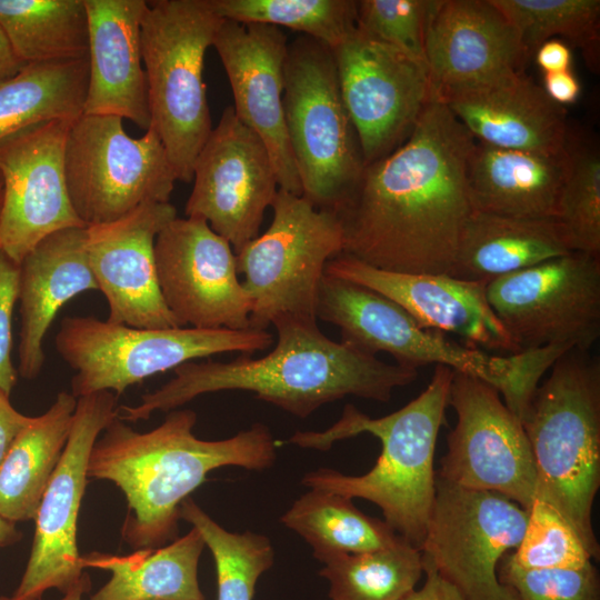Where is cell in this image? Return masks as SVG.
Listing matches in <instances>:
<instances>
[{"label":"cell","mask_w":600,"mask_h":600,"mask_svg":"<svg viewBox=\"0 0 600 600\" xmlns=\"http://www.w3.org/2000/svg\"><path fill=\"white\" fill-rule=\"evenodd\" d=\"M332 52L366 167L390 154L410 136L431 99L428 70L358 27Z\"/></svg>","instance_id":"9a60e30c"},{"label":"cell","mask_w":600,"mask_h":600,"mask_svg":"<svg viewBox=\"0 0 600 600\" xmlns=\"http://www.w3.org/2000/svg\"><path fill=\"white\" fill-rule=\"evenodd\" d=\"M536 62L543 73L570 70L571 49L559 39H550L539 46L533 53Z\"/></svg>","instance_id":"ee69618b"},{"label":"cell","mask_w":600,"mask_h":600,"mask_svg":"<svg viewBox=\"0 0 600 600\" xmlns=\"http://www.w3.org/2000/svg\"><path fill=\"white\" fill-rule=\"evenodd\" d=\"M528 510L494 492L472 490L436 477V494L421 546L433 569L464 600H518L498 568L522 538Z\"/></svg>","instance_id":"4fadbf2b"},{"label":"cell","mask_w":600,"mask_h":600,"mask_svg":"<svg viewBox=\"0 0 600 600\" xmlns=\"http://www.w3.org/2000/svg\"><path fill=\"white\" fill-rule=\"evenodd\" d=\"M0 27L23 63L88 58L84 0H0Z\"/></svg>","instance_id":"1f68e13d"},{"label":"cell","mask_w":600,"mask_h":600,"mask_svg":"<svg viewBox=\"0 0 600 600\" xmlns=\"http://www.w3.org/2000/svg\"><path fill=\"white\" fill-rule=\"evenodd\" d=\"M91 582L87 572L70 587L60 600H82L84 593L89 592ZM41 600V599H40Z\"/></svg>","instance_id":"c3c4849f"},{"label":"cell","mask_w":600,"mask_h":600,"mask_svg":"<svg viewBox=\"0 0 600 600\" xmlns=\"http://www.w3.org/2000/svg\"><path fill=\"white\" fill-rule=\"evenodd\" d=\"M566 152L548 156L476 142L468 164L472 209L530 218H557L568 172Z\"/></svg>","instance_id":"4316f807"},{"label":"cell","mask_w":600,"mask_h":600,"mask_svg":"<svg viewBox=\"0 0 600 600\" xmlns=\"http://www.w3.org/2000/svg\"><path fill=\"white\" fill-rule=\"evenodd\" d=\"M574 252L557 218L512 217L473 210L463 229L450 276L477 282Z\"/></svg>","instance_id":"83f0119b"},{"label":"cell","mask_w":600,"mask_h":600,"mask_svg":"<svg viewBox=\"0 0 600 600\" xmlns=\"http://www.w3.org/2000/svg\"><path fill=\"white\" fill-rule=\"evenodd\" d=\"M498 578L518 600H600L599 573L592 562L579 568L530 570L517 567L506 554Z\"/></svg>","instance_id":"60d3db41"},{"label":"cell","mask_w":600,"mask_h":600,"mask_svg":"<svg viewBox=\"0 0 600 600\" xmlns=\"http://www.w3.org/2000/svg\"><path fill=\"white\" fill-rule=\"evenodd\" d=\"M283 109L302 196L334 211L358 184L364 162L330 47L303 34L288 43Z\"/></svg>","instance_id":"ba28073f"},{"label":"cell","mask_w":600,"mask_h":600,"mask_svg":"<svg viewBox=\"0 0 600 600\" xmlns=\"http://www.w3.org/2000/svg\"><path fill=\"white\" fill-rule=\"evenodd\" d=\"M204 547L192 527L164 547L129 556L91 552L82 557L83 568L106 570L110 579L89 600H204L198 582Z\"/></svg>","instance_id":"f1b7e54d"},{"label":"cell","mask_w":600,"mask_h":600,"mask_svg":"<svg viewBox=\"0 0 600 600\" xmlns=\"http://www.w3.org/2000/svg\"><path fill=\"white\" fill-rule=\"evenodd\" d=\"M324 273L369 288L399 304L422 328L462 338L467 346L520 353L492 311L486 282L448 273H399L367 264L347 253L330 259Z\"/></svg>","instance_id":"7402d4cb"},{"label":"cell","mask_w":600,"mask_h":600,"mask_svg":"<svg viewBox=\"0 0 600 600\" xmlns=\"http://www.w3.org/2000/svg\"><path fill=\"white\" fill-rule=\"evenodd\" d=\"M77 400L61 391L14 439L0 466L2 519L12 523L34 519L67 444Z\"/></svg>","instance_id":"f546056e"},{"label":"cell","mask_w":600,"mask_h":600,"mask_svg":"<svg viewBox=\"0 0 600 600\" xmlns=\"http://www.w3.org/2000/svg\"><path fill=\"white\" fill-rule=\"evenodd\" d=\"M263 234L236 253L251 303L250 329L267 330L282 317L318 320L319 287L328 261L344 250L340 219L303 196L279 189Z\"/></svg>","instance_id":"30bf717a"},{"label":"cell","mask_w":600,"mask_h":600,"mask_svg":"<svg viewBox=\"0 0 600 600\" xmlns=\"http://www.w3.org/2000/svg\"><path fill=\"white\" fill-rule=\"evenodd\" d=\"M26 63L13 52L0 27V79L14 76Z\"/></svg>","instance_id":"7dc6e473"},{"label":"cell","mask_w":600,"mask_h":600,"mask_svg":"<svg viewBox=\"0 0 600 600\" xmlns=\"http://www.w3.org/2000/svg\"><path fill=\"white\" fill-rule=\"evenodd\" d=\"M543 90L557 104H569L577 101L580 94V83L570 71L544 73Z\"/></svg>","instance_id":"f6af8a7d"},{"label":"cell","mask_w":600,"mask_h":600,"mask_svg":"<svg viewBox=\"0 0 600 600\" xmlns=\"http://www.w3.org/2000/svg\"><path fill=\"white\" fill-rule=\"evenodd\" d=\"M434 0L357 1V27L426 63V29Z\"/></svg>","instance_id":"ab89813d"},{"label":"cell","mask_w":600,"mask_h":600,"mask_svg":"<svg viewBox=\"0 0 600 600\" xmlns=\"http://www.w3.org/2000/svg\"><path fill=\"white\" fill-rule=\"evenodd\" d=\"M88 58L26 63L0 79V142L29 127L83 114Z\"/></svg>","instance_id":"4dcf8cb0"},{"label":"cell","mask_w":600,"mask_h":600,"mask_svg":"<svg viewBox=\"0 0 600 600\" xmlns=\"http://www.w3.org/2000/svg\"><path fill=\"white\" fill-rule=\"evenodd\" d=\"M452 377L451 368L438 364L427 388L390 414L370 418L349 403L327 430L297 431L290 443L320 451L361 433H370L381 443L374 466L364 474L320 468L307 472L301 483L374 503L396 533L421 549L436 494L434 452L446 422Z\"/></svg>","instance_id":"277c9868"},{"label":"cell","mask_w":600,"mask_h":600,"mask_svg":"<svg viewBox=\"0 0 600 600\" xmlns=\"http://www.w3.org/2000/svg\"><path fill=\"white\" fill-rule=\"evenodd\" d=\"M423 572L427 576L424 584L404 600H464L457 589L433 569L423 567Z\"/></svg>","instance_id":"bcb514c9"},{"label":"cell","mask_w":600,"mask_h":600,"mask_svg":"<svg viewBox=\"0 0 600 600\" xmlns=\"http://www.w3.org/2000/svg\"><path fill=\"white\" fill-rule=\"evenodd\" d=\"M517 30L529 56L561 37L590 51L599 40V0H491Z\"/></svg>","instance_id":"8d00e7d4"},{"label":"cell","mask_w":600,"mask_h":600,"mask_svg":"<svg viewBox=\"0 0 600 600\" xmlns=\"http://www.w3.org/2000/svg\"><path fill=\"white\" fill-rule=\"evenodd\" d=\"M186 217L203 219L239 252L259 236L279 190L270 153L260 137L224 108L193 164Z\"/></svg>","instance_id":"e0dca14e"},{"label":"cell","mask_w":600,"mask_h":600,"mask_svg":"<svg viewBox=\"0 0 600 600\" xmlns=\"http://www.w3.org/2000/svg\"><path fill=\"white\" fill-rule=\"evenodd\" d=\"M431 98L523 72L529 59L491 0H436L426 29Z\"/></svg>","instance_id":"603a6c76"},{"label":"cell","mask_w":600,"mask_h":600,"mask_svg":"<svg viewBox=\"0 0 600 600\" xmlns=\"http://www.w3.org/2000/svg\"><path fill=\"white\" fill-rule=\"evenodd\" d=\"M86 227L57 231L20 263L18 372L36 379L46 360L43 339L59 310L81 292L98 290L86 248Z\"/></svg>","instance_id":"484cf974"},{"label":"cell","mask_w":600,"mask_h":600,"mask_svg":"<svg viewBox=\"0 0 600 600\" xmlns=\"http://www.w3.org/2000/svg\"><path fill=\"white\" fill-rule=\"evenodd\" d=\"M117 397L101 391L80 397L61 459L34 517L29 560L11 600H40L49 589L64 593L84 573L77 526L92 447L117 418Z\"/></svg>","instance_id":"2e32d148"},{"label":"cell","mask_w":600,"mask_h":600,"mask_svg":"<svg viewBox=\"0 0 600 600\" xmlns=\"http://www.w3.org/2000/svg\"><path fill=\"white\" fill-rule=\"evenodd\" d=\"M522 569H569L583 567L592 557L586 546L550 504L534 498L518 547L507 554Z\"/></svg>","instance_id":"f35d334b"},{"label":"cell","mask_w":600,"mask_h":600,"mask_svg":"<svg viewBox=\"0 0 600 600\" xmlns=\"http://www.w3.org/2000/svg\"><path fill=\"white\" fill-rule=\"evenodd\" d=\"M277 343L261 358L247 354L228 361H190L174 377L146 393L137 406L118 407L124 422L171 411L210 392L241 390L298 417L347 396L387 402L399 387L413 382L418 369L386 363L376 356L328 338L317 320L282 317L272 322Z\"/></svg>","instance_id":"7a4b0ae2"},{"label":"cell","mask_w":600,"mask_h":600,"mask_svg":"<svg viewBox=\"0 0 600 600\" xmlns=\"http://www.w3.org/2000/svg\"><path fill=\"white\" fill-rule=\"evenodd\" d=\"M520 420L533 457L534 498L556 509L599 559L591 520L600 487L599 359L577 349L559 357Z\"/></svg>","instance_id":"5b68a950"},{"label":"cell","mask_w":600,"mask_h":600,"mask_svg":"<svg viewBox=\"0 0 600 600\" xmlns=\"http://www.w3.org/2000/svg\"><path fill=\"white\" fill-rule=\"evenodd\" d=\"M32 417L24 416L13 408L9 397L0 392V466L20 431L29 424Z\"/></svg>","instance_id":"7bdbcfd3"},{"label":"cell","mask_w":600,"mask_h":600,"mask_svg":"<svg viewBox=\"0 0 600 600\" xmlns=\"http://www.w3.org/2000/svg\"><path fill=\"white\" fill-rule=\"evenodd\" d=\"M197 414L171 410L163 422L138 432L116 418L96 440L88 478L113 482L128 506L121 533L136 549H153L178 536L180 506L218 468L262 471L277 459L269 428L254 423L223 440L194 436Z\"/></svg>","instance_id":"3957f363"},{"label":"cell","mask_w":600,"mask_h":600,"mask_svg":"<svg viewBox=\"0 0 600 600\" xmlns=\"http://www.w3.org/2000/svg\"><path fill=\"white\" fill-rule=\"evenodd\" d=\"M20 533L16 523L7 521L0 517V548L11 544L20 539Z\"/></svg>","instance_id":"681fc988"},{"label":"cell","mask_w":600,"mask_h":600,"mask_svg":"<svg viewBox=\"0 0 600 600\" xmlns=\"http://www.w3.org/2000/svg\"><path fill=\"white\" fill-rule=\"evenodd\" d=\"M89 77L83 114L129 119L151 126L141 51L144 0H84Z\"/></svg>","instance_id":"d4e9b609"},{"label":"cell","mask_w":600,"mask_h":600,"mask_svg":"<svg viewBox=\"0 0 600 600\" xmlns=\"http://www.w3.org/2000/svg\"><path fill=\"white\" fill-rule=\"evenodd\" d=\"M174 218L170 203L147 202L107 223L86 227L84 248L107 321L133 328H179L160 293L154 241Z\"/></svg>","instance_id":"ffe728a7"},{"label":"cell","mask_w":600,"mask_h":600,"mask_svg":"<svg viewBox=\"0 0 600 600\" xmlns=\"http://www.w3.org/2000/svg\"><path fill=\"white\" fill-rule=\"evenodd\" d=\"M288 43L281 28L223 19L212 47L230 82L234 113L266 144L279 189L302 196L283 109Z\"/></svg>","instance_id":"44dd1931"},{"label":"cell","mask_w":600,"mask_h":600,"mask_svg":"<svg viewBox=\"0 0 600 600\" xmlns=\"http://www.w3.org/2000/svg\"><path fill=\"white\" fill-rule=\"evenodd\" d=\"M273 342L268 330L133 328L94 317L61 320L54 338L58 354L74 371V398L101 391L120 396L128 387L177 367L227 352L250 356Z\"/></svg>","instance_id":"9c48e42d"},{"label":"cell","mask_w":600,"mask_h":600,"mask_svg":"<svg viewBox=\"0 0 600 600\" xmlns=\"http://www.w3.org/2000/svg\"><path fill=\"white\" fill-rule=\"evenodd\" d=\"M0 600H11V598H10V597L1 596V597H0Z\"/></svg>","instance_id":"f907efd6"},{"label":"cell","mask_w":600,"mask_h":600,"mask_svg":"<svg viewBox=\"0 0 600 600\" xmlns=\"http://www.w3.org/2000/svg\"><path fill=\"white\" fill-rule=\"evenodd\" d=\"M180 519L201 534L216 563L217 600H252L259 577L271 568L274 550L268 537L252 531L230 532L188 497Z\"/></svg>","instance_id":"e575fe53"},{"label":"cell","mask_w":600,"mask_h":600,"mask_svg":"<svg viewBox=\"0 0 600 600\" xmlns=\"http://www.w3.org/2000/svg\"><path fill=\"white\" fill-rule=\"evenodd\" d=\"M317 319L340 329L341 342L376 356L384 352L396 363L416 368L441 364L474 376L493 386L509 408L527 396L533 358L530 352L489 354L459 344L443 333L422 328L389 298L363 286L322 277L316 307Z\"/></svg>","instance_id":"52a82bcc"},{"label":"cell","mask_w":600,"mask_h":600,"mask_svg":"<svg viewBox=\"0 0 600 600\" xmlns=\"http://www.w3.org/2000/svg\"><path fill=\"white\" fill-rule=\"evenodd\" d=\"M113 116L82 114L69 129L64 177L86 227L114 221L147 202L167 203L178 180L157 131L140 138Z\"/></svg>","instance_id":"8fae6325"},{"label":"cell","mask_w":600,"mask_h":600,"mask_svg":"<svg viewBox=\"0 0 600 600\" xmlns=\"http://www.w3.org/2000/svg\"><path fill=\"white\" fill-rule=\"evenodd\" d=\"M519 352L589 351L600 337V254L570 252L487 283Z\"/></svg>","instance_id":"7c38bea8"},{"label":"cell","mask_w":600,"mask_h":600,"mask_svg":"<svg viewBox=\"0 0 600 600\" xmlns=\"http://www.w3.org/2000/svg\"><path fill=\"white\" fill-rule=\"evenodd\" d=\"M161 297L179 327L250 329L251 300L231 244L200 218H174L157 236Z\"/></svg>","instance_id":"ac0fdd59"},{"label":"cell","mask_w":600,"mask_h":600,"mask_svg":"<svg viewBox=\"0 0 600 600\" xmlns=\"http://www.w3.org/2000/svg\"><path fill=\"white\" fill-rule=\"evenodd\" d=\"M569 149L557 219L574 251L600 254V157L596 149L571 143Z\"/></svg>","instance_id":"74e56055"},{"label":"cell","mask_w":600,"mask_h":600,"mask_svg":"<svg viewBox=\"0 0 600 600\" xmlns=\"http://www.w3.org/2000/svg\"><path fill=\"white\" fill-rule=\"evenodd\" d=\"M222 20L211 0H156L141 22L150 127L186 183L212 130L203 64Z\"/></svg>","instance_id":"8992f818"},{"label":"cell","mask_w":600,"mask_h":600,"mask_svg":"<svg viewBox=\"0 0 600 600\" xmlns=\"http://www.w3.org/2000/svg\"><path fill=\"white\" fill-rule=\"evenodd\" d=\"M449 406L457 424L437 476L459 487L494 492L526 510L534 499L536 470L521 420L488 382L453 371Z\"/></svg>","instance_id":"5bb4252c"},{"label":"cell","mask_w":600,"mask_h":600,"mask_svg":"<svg viewBox=\"0 0 600 600\" xmlns=\"http://www.w3.org/2000/svg\"><path fill=\"white\" fill-rule=\"evenodd\" d=\"M280 520L310 544L317 560L383 549L403 539L384 521L357 509L352 499L318 489L299 497Z\"/></svg>","instance_id":"d6a6232c"},{"label":"cell","mask_w":600,"mask_h":600,"mask_svg":"<svg viewBox=\"0 0 600 600\" xmlns=\"http://www.w3.org/2000/svg\"><path fill=\"white\" fill-rule=\"evenodd\" d=\"M476 140L449 108L431 98L410 136L364 167L333 212L343 253L399 273L450 272L473 209L468 164Z\"/></svg>","instance_id":"6da1fadb"},{"label":"cell","mask_w":600,"mask_h":600,"mask_svg":"<svg viewBox=\"0 0 600 600\" xmlns=\"http://www.w3.org/2000/svg\"><path fill=\"white\" fill-rule=\"evenodd\" d=\"M73 121L54 120L0 142V252L19 264L48 236L84 228L64 177V148Z\"/></svg>","instance_id":"d6986e66"},{"label":"cell","mask_w":600,"mask_h":600,"mask_svg":"<svg viewBox=\"0 0 600 600\" xmlns=\"http://www.w3.org/2000/svg\"><path fill=\"white\" fill-rule=\"evenodd\" d=\"M20 266L0 252V392L10 397L17 382L12 364V314L19 294Z\"/></svg>","instance_id":"b9f144b4"},{"label":"cell","mask_w":600,"mask_h":600,"mask_svg":"<svg viewBox=\"0 0 600 600\" xmlns=\"http://www.w3.org/2000/svg\"><path fill=\"white\" fill-rule=\"evenodd\" d=\"M227 20L288 28L333 49L357 28L354 0H211Z\"/></svg>","instance_id":"d590c367"},{"label":"cell","mask_w":600,"mask_h":600,"mask_svg":"<svg viewBox=\"0 0 600 600\" xmlns=\"http://www.w3.org/2000/svg\"><path fill=\"white\" fill-rule=\"evenodd\" d=\"M331 600H404L423 573L421 550L404 539L361 553H333L319 559Z\"/></svg>","instance_id":"836d02e7"},{"label":"cell","mask_w":600,"mask_h":600,"mask_svg":"<svg viewBox=\"0 0 600 600\" xmlns=\"http://www.w3.org/2000/svg\"><path fill=\"white\" fill-rule=\"evenodd\" d=\"M438 99L479 142L548 156L568 149L564 108L523 72L452 90Z\"/></svg>","instance_id":"cb8c5ba5"}]
</instances>
